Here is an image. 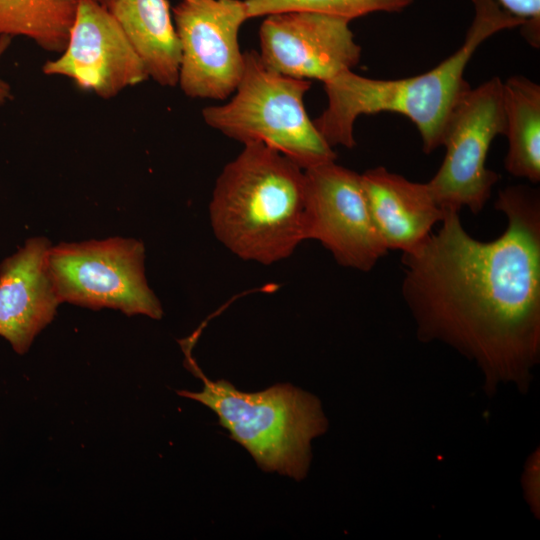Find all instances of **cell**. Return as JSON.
I'll list each match as a JSON object with an SVG mask.
<instances>
[{"label": "cell", "mask_w": 540, "mask_h": 540, "mask_svg": "<svg viewBox=\"0 0 540 540\" xmlns=\"http://www.w3.org/2000/svg\"><path fill=\"white\" fill-rule=\"evenodd\" d=\"M507 217L480 241L447 211L438 231L403 252L401 293L424 342H442L482 371L486 391L526 390L540 361V195L525 185L498 193Z\"/></svg>", "instance_id": "obj_1"}, {"label": "cell", "mask_w": 540, "mask_h": 540, "mask_svg": "<svg viewBox=\"0 0 540 540\" xmlns=\"http://www.w3.org/2000/svg\"><path fill=\"white\" fill-rule=\"evenodd\" d=\"M475 15L462 45L431 70L412 77L383 80L346 70L324 82L328 104L313 120L331 146H355L354 123L361 115L393 112L417 128L426 154L443 144L451 112L471 86L464 78L468 62L489 37L524 21L505 11L495 0H472Z\"/></svg>", "instance_id": "obj_2"}, {"label": "cell", "mask_w": 540, "mask_h": 540, "mask_svg": "<svg viewBox=\"0 0 540 540\" xmlns=\"http://www.w3.org/2000/svg\"><path fill=\"white\" fill-rule=\"evenodd\" d=\"M217 240L237 257L271 265L305 241V173L263 143L243 150L218 176L209 204Z\"/></svg>", "instance_id": "obj_3"}, {"label": "cell", "mask_w": 540, "mask_h": 540, "mask_svg": "<svg viewBox=\"0 0 540 540\" xmlns=\"http://www.w3.org/2000/svg\"><path fill=\"white\" fill-rule=\"evenodd\" d=\"M195 340L191 336L181 345L185 364L203 381V389L178 394L211 409L230 438L245 448L264 472L304 479L311 462V441L328 427L320 400L289 383L243 392L226 380L212 381L191 356Z\"/></svg>", "instance_id": "obj_4"}, {"label": "cell", "mask_w": 540, "mask_h": 540, "mask_svg": "<svg viewBox=\"0 0 540 540\" xmlns=\"http://www.w3.org/2000/svg\"><path fill=\"white\" fill-rule=\"evenodd\" d=\"M309 80L269 68L256 51L244 53V71L231 99L205 107V123L244 144L259 142L285 155L302 169L336 161L304 106Z\"/></svg>", "instance_id": "obj_5"}, {"label": "cell", "mask_w": 540, "mask_h": 540, "mask_svg": "<svg viewBox=\"0 0 540 540\" xmlns=\"http://www.w3.org/2000/svg\"><path fill=\"white\" fill-rule=\"evenodd\" d=\"M143 243L110 238L50 246L47 268L57 297L93 309L161 319L163 309L144 273Z\"/></svg>", "instance_id": "obj_6"}, {"label": "cell", "mask_w": 540, "mask_h": 540, "mask_svg": "<svg viewBox=\"0 0 540 540\" xmlns=\"http://www.w3.org/2000/svg\"><path fill=\"white\" fill-rule=\"evenodd\" d=\"M503 81L494 76L467 89L448 119L442 146L445 156L427 186L444 211L467 207L482 211L499 175L486 167L491 143L506 129L502 97Z\"/></svg>", "instance_id": "obj_7"}, {"label": "cell", "mask_w": 540, "mask_h": 540, "mask_svg": "<svg viewBox=\"0 0 540 540\" xmlns=\"http://www.w3.org/2000/svg\"><path fill=\"white\" fill-rule=\"evenodd\" d=\"M305 239L346 268L368 272L389 251L374 222L362 175L336 161L304 170Z\"/></svg>", "instance_id": "obj_8"}, {"label": "cell", "mask_w": 540, "mask_h": 540, "mask_svg": "<svg viewBox=\"0 0 540 540\" xmlns=\"http://www.w3.org/2000/svg\"><path fill=\"white\" fill-rule=\"evenodd\" d=\"M180 46L178 84L192 98L224 100L244 71L239 30L244 0H179L173 7Z\"/></svg>", "instance_id": "obj_9"}, {"label": "cell", "mask_w": 540, "mask_h": 540, "mask_svg": "<svg viewBox=\"0 0 540 540\" xmlns=\"http://www.w3.org/2000/svg\"><path fill=\"white\" fill-rule=\"evenodd\" d=\"M349 23L343 17L305 10L267 15L259 31V55L278 73L324 83L360 61L361 47Z\"/></svg>", "instance_id": "obj_10"}, {"label": "cell", "mask_w": 540, "mask_h": 540, "mask_svg": "<svg viewBox=\"0 0 540 540\" xmlns=\"http://www.w3.org/2000/svg\"><path fill=\"white\" fill-rule=\"evenodd\" d=\"M42 70L46 75L70 78L79 88L104 99L149 78L123 29L95 0H78L66 48Z\"/></svg>", "instance_id": "obj_11"}, {"label": "cell", "mask_w": 540, "mask_h": 540, "mask_svg": "<svg viewBox=\"0 0 540 540\" xmlns=\"http://www.w3.org/2000/svg\"><path fill=\"white\" fill-rule=\"evenodd\" d=\"M50 244L31 238L0 265V336L18 354L28 351L60 303L47 268Z\"/></svg>", "instance_id": "obj_12"}, {"label": "cell", "mask_w": 540, "mask_h": 540, "mask_svg": "<svg viewBox=\"0 0 540 540\" xmlns=\"http://www.w3.org/2000/svg\"><path fill=\"white\" fill-rule=\"evenodd\" d=\"M361 175L374 222L388 250H413L446 214L427 183L410 181L383 166Z\"/></svg>", "instance_id": "obj_13"}, {"label": "cell", "mask_w": 540, "mask_h": 540, "mask_svg": "<svg viewBox=\"0 0 540 540\" xmlns=\"http://www.w3.org/2000/svg\"><path fill=\"white\" fill-rule=\"evenodd\" d=\"M120 25L143 60L149 78L178 84L180 46L167 0H95Z\"/></svg>", "instance_id": "obj_14"}, {"label": "cell", "mask_w": 540, "mask_h": 540, "mask_svg": "<svg viewBox=\"0 0 540 540\" xmlns=\"http://www.w3.org/2000/svg\"><path fill=\"white\" fill-rule=\"evenodd\" d=\"M507 172L532 183L540 181V86L515 75L502 83Z\"/></svg>", "instance_id": "obj_15"}, {"label": "cell", "mask_w": 540, "mask_h": 540, "mask_svg": "<svg viewBox=\"0 0 540 540\" xmlns=\"http://www.w3.org/2000/svg\"><path fill=\"white\" fill-rule=\"evenodd\" d=\"M78 0H0V36H24L42 49L62 53Z\"/></svg>", "instance_id": "obj_16"}, {"label": "cell", "mask_w": 540, "mask_h": 540, "mask_svg": "<svg viewBox=\"0 0 540 540\" xmlns=\"http://www.w3.org/2000/svg\"><path fill=\"white\" fill-rule=\"evenodd\" d=\"M248 18L305 10L349 19L374 12H401L413 0H244Z\"/></svg>", "instance_id": "obj_17"}, {"label": "cell", "mask_w": 540, "mask_h": 540, "mask_svg": "<svg viewBox=\"0 0 540 540\" xmlns=\"http://www.w3.org/2000/svg\"><path fill=\"white\" fill-rule=\"evenodd\" d=\"M505 11L524 21L522 35L534 47L540 44V0H495Z\"/></svg>", "instance_id": "obj_18"}, {"label": "cell", "mask_w": 540, "mask_h": 540, "mask_svg": "<svg viewBox=\"0 0 540 540\" xmlns=\"http://www.w3.org/2000/svg\"><path fill=\"white\" fill-rule=\"evenodd\" d=\"M540 455L539 449L534 451L532 455L529 456L527 463L525 465V470L523 474V489L524 494L527 499L532 512L539 516L540 512V493H539V475H540Z\"/></svg>", "instance_id": "obj_19"}, {"label": "cell", "mask_w": 540, "mask_h": 540, "mask_svg": "<svg viewBox=\"0 0 540 540\" xmlns=\"http://www.w3.org/2000/svg\"><path fill=\"white\" fill-rule=\"evenodd\" d=\"M10 36H0V58L11 43ZM12 98L10 85L0 78V105Z\"/></svg>", "instance_id": "obj_20"}]
</instances>
